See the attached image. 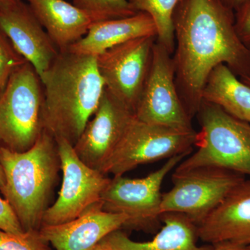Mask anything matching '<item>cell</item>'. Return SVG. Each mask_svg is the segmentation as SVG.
<instances>
[{
	"instance_id": "1",
	"label": "cell",
	"mask_w": 250,
	"mask_h": 250,
	"mask_svg": "<svg viewBox=\"0 0 250 250\" xmlns=\"http://www.w3.org/2000/svg\"><path fill=\"white\" fill-rule=\"evenodd\" d=\"M175 82L191 117L202 103L210 72L225 64L240 78L250 77V49L235 27L234 12L221 0H181L173 16Z\"/></svg>"
},
{
	"instance_id": "2",
	"label": "cell",
	"mask_w": 250,
	"mask_h": 250,
	"mask_svg": "<svg viewBox=\"0 0 250 250\" xmlns=\"http://www.w3.org/2000/svg\"><path fill=\"white\" fill-rule=\"evenodd\" d=\"M40 78L45 131L75 146L105 89L96 57L59 52Z\"/></svg>"
},
{
	"instance_id": "3",
	"label": "cell",
	"mask_w": 250,
	"mask_h": 250,
	"mask_svg": "<svg viewBox=\"0 0 250 250\" xmlns=\"http://www.w3.org/2000/svg\"><path fill=\"white\" fill-rule=\"evenodd\" d=\"M5 187L9 202L24 231H40L42 218L62 162L55 138L44 130L35 145L24 152L0 149Z\"/></svg>"
},
{
	"instance_id": "4",
	"label": "cell",
	"mask_w": 250,
	"mask_h": 250,
	"mask_svg": "<svg viewBox=\"0 0 250 250\" xmlns=\"http://www.w3.org/2000/svg\"><path fill=\"white\" fill-rule=\"evenodd\" d=\"M197 116L201 126L197 133V151L174 171L212 167L250 177V123L204 101Z\"/></svg>"
},
{
	"instance_id": "5",
	"label": "cell",
	"mask_w": 250,
	"mask_h": 250,
	"mask_svg": "<svg viewBox=\"0 0 250 250\" xmlns=\"http://www.w3.org/2000/svg\"><path fill=\"white\" fill-rule=\"evenodd\" d=\"M44 93L35 68L26 62L0 92V149L29 150L45 130Z\"/></svg>"
},
{
	"instance_id": "6",
	"label": "cell",
	"mask_w": 250,
	"mask_h": 250,
	"mask_svg": "<svg viewBox=\"0 0 250 250\" xmlns=\"http://www.w3.org/2000/svg\"><path fill=\"white\" fill-rule=\"evenodd\" d=\"M190 153L167 159L160 168L143 178L113 177L104 192L102 208L126 215L122 230L154 232L159 226L162 215L161 189L164 179Z\"/></svg>"
},
{
	"instance_id": "7",
	"label": "cell",
	"mask_w": 250,
	"mask_h": 250,
	"mask_svg": "<svg viewBox=\"0 0 250 250\" xmlns=\"http://www.w3.org/2000/svg\"><path fill=\"white\" fill-rule=\"evenodd\" d=\"M197 133L149 124L134 115L103 172L122 176L140 165L191 152Z\"/></svg>"
},
{
	"instance_id": "8",
	"label": "cell",
	"mask_w": 250,
	"mask_h": 250,
	"mask_svg": "<svg viewBox=\"0 0 250 250\" xmlns=\"http://www.w3.org/2000/svg\"><path fill=\"white\" fill-rule=\"evenodd\" d=\"M245 179L241 174L218 167L174 171L173 187L162 194V214L166 212L182 213L197 227Z\"/></svg>"
},
{
	"instance_id": "9",
	"label": "cell",
	"mask_w": 250,
	"mask_h": 250,
	"mask_svg": "<svg viewBox=\"0 0 250 250\" xmlns=\"http://www.w3.org/2000/svg\"><path fill=\"white\" fill-rule=\"evenodd\" d=\"M56 141L62 162V187L57 201L46 210L42 226L67 223L90 210L103 209V195L111 179L82 162L67 141Z\"/></svg>"
},
{
	"instance_id": "10",
	"label": "cell",
	"mask_w": 250,
	"mask_h": 250,
	"mask_svg": "<svg viewBox=\"0 0 250 250\" xmlns=\"http://www.w3.org/2000/svg\"><path fill=\"white\" fill-rule=\"evenodd\" d=\"M134 116L140 121L192 131V118L184 107L175 82L172 54L156 42L149 73Z\"/></svg>"
},
{
	"instance_id": "11",
	"label": "cell",
	"mask_w": 250,
	"mask_h": 250,
	"mask_svg": "<svg viewBox=\"0 0 250 250\" xmlns=\"http://www.w3.org/2000/svg\"><path fill=\"white\" fill-rule=\"evenodd\" d=\"M155 36L133 39L96 57L105 88L134 114L146 83Z\"/></svg>"
},
{
	"instance_id": "12",
	"label": "cell",
	"mask_w": 250,
	"mask_h": 250,
	"mask_svg": "<svg viewBox=\"0 0 250 250\" xmlns=\"http://www.w3.org/2000/svg\"><path fill=\"white\" fill-rule=\"evenodd\" d=\"M134 115L105 88L96 111L73 146L80 160L103 172Z\"/></svg>"
},
{
	"instance_id": "13",
	"label": "cell",
	"mask_w": 250,
	"mask_h": 250,
	"mask_svg": "<svg viewBox=\"0 0 250 250\" xmlns=\"http://www.w3.org/2000/svg\"><path fill=\"white\" fill-rule=\"evenodd\" d=\"M0 29L40 77L58 56V49L22 0L0 9Z\"/></svg>"
},
{
	"instance_id": "14",
	"label": "cell",
	"mask_w": 250,
	"mask_h": 250,
	"mask_svg": "<svg viewBox=\"0 0 250 250\" xmlns=\"http://www.w3.org/2000/svg\"><path fill=\"white\" fill-rule=\"evenodd\" d=\"M199 239L207 244L250 242V179H245L200 225Z\"/></svg>"
},
{
	"instance_id": "15",
	"label": "cell",
	"mask_w": 250,
	"mask_h": 250,
	"mask_svg": "<svg viewBox=\"0 0 250 250\" xmlns=\"http://www.w3.org/2000/svg\"><path fill=\"white\" fill-rule=\"evenodd\" d=\"M126 220V215L98 208L67 223L42 226L39 231L55 250H91Z\"/></svg>"
},
{
	"instance_id": "16",
	"label": "cell",
	"mask_w": 250,
	"mask_h": 250,
	"mask_svg": "<svg viewBox=\"0 0 250 250\" xmlns=\"http://www.w3.org/2000/svg\"><path fill=\"white\" fill-rule=\"evenodd\" d=\"M164 226L151 241H133L118 229L103 240L111 250H213V245L199 246L197 227L185 215L166 212L161 217Z\"/></svg>"
},
{
	"instance_id": "17",
	"label": "cell",
	"mask_w": 250,
	"mask_h": 250,
	"mask_svg": "<svg viewBox=\"0 0 250 250\" xmlns=\"http://www.w3.org/2000/svg\"><path fill=\"white\" fill-rule=\"evenodd\" d=\"M59 52L82 39L93 24L91 18L65 0H26Z\"/></svg>"
},
{
	"instance_id": "18",
	"label": "cell",
	"mask_w": 250,
	"mask_h": 250,
	"mask_svg": "<svg viewBox=\"0 0 250 250\" xmlns=\"http://www.w3.org/2000/svg\"><path fill=\"white\" fill-rule=\"evenodd\" d=\"M146 36L156 37L155 24L149 15L139 12L129 17L93 23L86 34L67 51L97 57L115 46Z\"/></svg>"
},
{
	"instance_id": "19",
	"label": "cell",
	"mask_w": 250,
	"mask_h": 250,
	"mask_svg": "<svg viewBox=\"0 0 250 250\" xmlns=\"http://www.w3.org/2000/svg\"><path fill=\"white\" fill-rule=\"evenodd\" d=\"M202 101L216 105L241 121L250 123V87L225 64L215 67L207 79Z\"/></svg>"
},
{
	"instance_id": "20",
	"label": "cell",
	"mask_w": 250,
	"mask_h": 250,
	"mask_svg": "<svg viewBox=\"0 0 250 250\" xmlns=\"http://www.w3.org/2000/svg\"><path fill=\"white\" fill-rule=\"evenodd\" d=\"M181 0H129L136 12L149 15L156 29V42L170 54L175 48L173 16Z\"/></svg>"
},
{
	"instance_id": "21",
	"label": "cell",
	"mask_w": 250,
	"mask_h": 250,
	"mask_svg": "<svg viewBox=\"0 0 250 250\" xmlns=\"http://www.w3.org/2000/svg\"><path fill=\"white\" fill-rule=\"evenodd\" d=\"M73 4L84 11L93 23L129 17L137 14L129 0H73Z\"/></svg>"
},
{
	"instance_id": "22",
	"label": "cell",
	"mask_w": 250,
	"mask_h": 250,
	"mask_svg": "<svg viewBox=\"0 0 250 250\" xmlns=\"http://www.w3.org/2000/svg\"><path fill=\"white\" fill-rule=\"evenodd\" d=\"M0 250H53L41 236L39 231L22 233L7 232L0 229Z\"/></svg>"
},
{
	"instance_id": "23",
	"label": "cell",
	"mask_w": 250,
	"mask_h": 250,
	"mask_svg": "<svg viewBox=\"0 0 250 250\" xmlns=\"http://www.w3.org/2000/svg\"><path fill=\"white\" fill-rule=\"evenodd\" d=\"M26 62L27 61L0 29V92L4 89L13 73Z\"/></svg>"
},
{
	"instance_id": "24",
	"label": "cell",
	"mask_w": 250,
	"mask_h": 250,
	"mask_svg": "<svg viewBox=\"0 0 250 250\" xmlns=\"http://www.w3.org/2000/svg\"><path fill=\"white\" fill-rule=\"evenodd\" d=\"M0 229L14 233L24 232L9 202L6 199H2L1 197H0Z\"/></svg>"
},
{
	"instance_id": "25",
	"label": "cell",
	"mask_w": 250,
	"mask_h": 250,
	"mask_svg": "<svg viewBox=\"0 0 250 250\" xmlns=\"http://www.w3.org/2000/svg\"><path fill=\"white\" fill-rule=\"evenodd\" d=\"M235 27L242 42L250 49V1L234 12Z\"/></svg>"
},
{
	"instance_id": "26",
	"label": "cell",
	"mask_w": 250,
	"mask_h": 250,
	"mask_svg": "<svg viewBox=\"0 0 250 250\" xmlns=\"http://www.w3.org/2000/svg\"><path fill=\"white\" fill-rule=\"evenodd\" d=\"M213 246V250H249L247 248V245L233 242H223Z\"/></svg>"
},
{
	"instance_id": "27",
	"label": "cell",
	"mask_w": 250,
	"mask_h": 250,
	"mask_svg": "<svg viewBox=\"0 0 250 250\" xmlns=\"http://www.w3.org/2000/svg\"><path fill=\"white\" fill-rule=\"evenodd\" d=\"M221 1L227 7L232 10L233 12H235L236 10L239 9L243 5L246 4L250 0H221Z\"/></svg>"
},
{
	"instance_id": "28",
	"label": "cell",
	"mask_w": 250,
	"mask_h": 250,
	"mask_svg": "<svg viewBox=\"0 0 250 250\" xmlns=\"http://www.w3.org/2000/svg\"><path fill=\"white\" fill-rule=\"evenodd\" d=\"M21 0H0V9L9 7L20 2Z\"/></svg>"
},
{
	"instance_id": "29",
	"label": "cell",
	"mask_w": 250,
	"mask_h": 250,
	"mask_svg": "<svg viewBox=\"0 0 250 250\" xmlns=\"http://www.w3.org/2000/svg\"><path fill=\"white\" fill-rule=\"evenodd\" d=\"M5 187V177L4 170H3L2 167L0 164V190L2 191L3 189Z\"/></svg>"
},
{
	"instance_id": "30",
	"label": "cell",
	"mask_w": 250,
	"mask_h": 250,
	"mask_svg": "<svg viewBox=\"0 0 250 250\" xmlns=\"http://www.w3.org/2000/svg\"><path fill=\"white\" fill-rule=\"evenodd\" d=\"M106 249H107V246L103 241H101L91 250H106Z\"/></svg>"
},
{
	"instance_id": "31",
	"label": "cell",
	"mask_w": 250,
	"mask_h": 250,
	"mask_svg": "<svg viewBox=\"0 0 250 250\" xmlns=\"http://www.w3.org/2000/svg\"><path fill=\"white\" fill-rule=\"evenodd\" d=\"M240 79H241L242 82H244L245 83L250 87V77H243V78Z\"/></svg>"
},
{
	"instance_id": "32",
	"label": "cell",
	"mask_w": 250,
	"mask_h": 250,
	"mask_svg": "<svg viewBox=\"0 0 250 250\" xmlns=\"http://www.w3.org/2000/svg\"><path fill=\"white\" fill-rule=\"evenodd\" d=\"M247 248H248V249L250 250V242L248 244H247Z\"/></svg>"
},
{
	"instance_id": "33",
	"label": "cell",
	"mask_w": 250,
	"mask_h": 250,
	"mask_svg": "<svg viewBox=\"0 0 250 250\" xmlns=\"http://www.w3.org/2000/svg\"><path fill=\"white\" fill-rule=\"evenodd\" d=\"M104 244H105V243H104ZM107 246V249H106V250H111V249H110V248H108V246Z\"/></svg>"
}]
</instances>
